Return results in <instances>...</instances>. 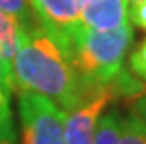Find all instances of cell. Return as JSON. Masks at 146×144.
<instances>
[{"instance_id":"cell-1","label":"cell","mask_w":146,"mask_h":144,"mask_svg":"<svg viewBox=\"0 0 146 144\" xmlns=\"http://www.w3.org/2000/svg\"><path fill=\"white\" fill-rule=\"evenodd\" d=\"M15 92L45 96L64 112L79 107L96 92L77 73L73 60L39 25L26 30L11 64ZM99 88V86H98Z\"/></svg>"},{"instance_id":"cell-2","label":"cell","mask_w":146,"mask_h":144,"mask_svg":"<svg viewBox=\"0 0 146 144\" xmlns=\"http://www.w3.org/2000/svg\"><path fill=\"white\" fill-rule=\"evenodd\" d=\"M131 41V23L112 30H96L82 26L73 43V66L88 86L98 88L111 84L124 71V60L129 52Z\"/></svg>"},{"instance_id":"cell-3","label":"cell","mask_w":146,"mask_h":144,"mask_svg":"<svg viewBox=\"0 0 146 144\" xmlns=\"http://www.w3.org/2000/svg\"><path fill=\"white\" fill-rule=\"evenodd\" d=\"M17 94L21 144H64V110L45 96Z\"/></svg>"},{"instance_id":"cell-4","label":"cell","mask_w":146,"mask_h":144,"mask_svg":"<svg viewBox=\"0 0 146 144\" xmlns=\"http://www.w3.org/2000/svg\"><path fill=\"white\" fill-rule=\"evenodd\" d=\"M34 19L71 58L73 43L82 30L81 0H28Z\"/></svg>"},{"instance_id":"cell-5","label":"cell","mask_w":146,"mask_h":144,"mask_svg":"<svg viewBox=\"0 0 146 144\" xmlns=\"http://www.w3.org/2000/svg\"><path fill=\"white\" fill-rule=\"evenodd\" d=\"M122 98V88L116 81L96 88L84 103L68 110L64 116V144H92L99 116L109 103Z\"/></svg>"},{"instance_id":"cell-6","label":"cell","mask_w":146,"mask_h":144,"mask_svg":"<svg viewBox=\"0 0 146 144\" xmlns=\"http://www.w3.org/2000/svg\"><path fill=\"white\" fill-rule=\"evenodd\" d=\"M81 19L86 28H120L129 23V4L127 0H81Z\"/></svg>"},{"instance_id":"cell-7","label":"cell","mask_w":146,"mask_h":144,"mask_svg":"<svg viewBox=\"0 0 146 144\" xmlns=\"http://www.w3.org/2000/svg\"><path fill=\"white\" fill-rule=\"evenodd\" d=\"M28 28H32V26L23 23L19 17L9 15L6 11H0V54L8 62L13 60V56H15V52H17L19 45L23 41V36L26 34Z\"/></svg>"},{"instance_id":"cell-8","label":"cell","mask_w":146,"mask_h":144,"mask_svg":"<svg viewBox=\"0 0 146 144\" xmlns=\"http://www.w3.org/2000/svg\"><path fill=\"white\" fill-rule=\"evenodd\" d=\"M122 114L118 110H109L107 114H101L96 125L94 142L92 144H116L120 137Z\"/></svg>"},{"instance_id":"cell-9","label":"cell","mask_w":146,"mask_h":144,"mask_svg":"<svg viewBox=\"0 0 146 144\" xmlns=\"http://www.w3.org/2000/svg\"><path fill=\"white\" fill-rule=\"evenodd\" d=\"M116 144H146V129L133 114L122 116L120 137Z\"/></svg>"},{"instance_id":"cell-10","label":"cell","mask_w":146,"mask_h":144,"mask_svg":"<svg viewBox=\"0 0 146 144\" xmlns=\"http://www.w3.org/2000/svg\"><path fill=\"white\" fill-rule=\"evenodd\" d=\"M0 11L15 15V17H19L23 23H26L28 26L38 25L36 19H34V13H32V8H30V2H28V0H0Z\"/></svg>"},{"instance_id":"cell-11","label":"cell","mask_w":146,"mask_h":144,"mask_svg":"<svg viewBox=\"0 0 146 144\" xmlns=\"http://www.w3.org/2000/svg\"><path fill=\"white\" fill-rule=\"evenodd\" d=\"M127 66H129L131 75L137 77L139 81L146 82V38L135 47L133 51L129 52Z\"/></svg>"},{"instance_id":"cell-12","label":"cell","mask_w":146,"mask_h":144,"mask_svg":"<svg viewBox=\"0 0 146 144\" xmlns=\"http://www.w3.org/2000/svg\"><path fill=\"white\" fill-rule=\"evenodd\" d=\"M129 23L146 32V0L131 2V6H129Z\"/></svg>"},{"instance_id":"cell-13","label":"cell","mask_w":146,"mask_h":144,"mask_svg":"<svg viewBox=\"0 0 146 144\" xmlns=\"http://www.w3.org/2000/svg\"><path fill=\"white\" fill-rule=\"evenodd\" d=\"M0 86L11 96L15 92V84H13V71H11V62L0 54Z\"/></svg>"},{"instance_id":"cell-14","label":"cell","mask_w":146,"mask_h":144,"mask_svg":"<svg viewBox=\"0 0 146 144\" xmlns=\"http://www.w3.org/2000/svg\"><path fill=\"white\" fill-rule=\"evenodd\" d=\"M9 125H13L11 109H9V94L0 86V135H2V131Z\"/></svg>"},{"instance_id":"cell-15","label":"cell","mask_w":146,"mask_h":144,"mask_svg":"<svg viewBox=\"0 0 146 144\" xmlns=\"http://www.w3.org/2000/svg\"><path fill=\"white\" fill-rule=\"evenodd\" d=\"M127 103H129L131 114H133L146 129V90L141 94V96H137L135 99H129Z\"/></svg>"},{"instance_id":"cell-16","label":"cell","mask_w":146,"mask_h":144,"mask_svg":"<svg viewBox=\"0 0 146 144\" xmlns=\"http://www.w3.org/2000/svg\"><path fill=\"white\" fill-rule=\"evenodd\" d=\"M0 144H15V133H13V125L6 127L2 135H0Z\"/></svg>"},{"instance_id":"cell-17","label":"cell","mask_w":146,"mask_h":144,"mask_svg":"<svg viewBox=\"0 0 146 144\" xmlns=\"http://www.w3.org/2000/svg\"><path fill=\"white\" fill-rule=\"evenodd\" d=\"M127 2H139V0H127Z\"/></svg>"}]
</instances>
